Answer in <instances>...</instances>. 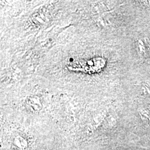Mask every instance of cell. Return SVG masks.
<instances>
[{
    "label": "cell",
    "instance_id": "2",
    "mask_svg": "<svg viewBox=\"0 0 150 150\" xmlns=\"http://www.w3.org/2000/svg\"><path fill=\"white\" fill-rule=\"evenodd\" d=\"M140 116H141L142 118L146 121H147L150 123V113L147 112L146 110L142 111L140 112Z\"/></svg>",
    "mask_w": 150,
    "mask_h": 150
},
{
    "label": "cell",
    "instance_id": "1",
    "mask_svg": "<svg viewBox=\"0 0 150 150\" xmlns=\"http://www.w3.org/2000/svg\"><path fill=\"white\" fill-rule=\"evenodd\" d=\"M150 40L146 37L138 38L136 42V48L137 54L141 57H145L150 47Z\"/></svg>",
    "mask_w": 150,
    "mask_h": 150
}]
</instances>
